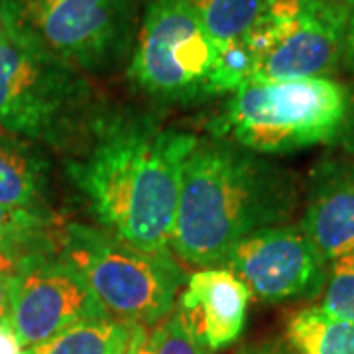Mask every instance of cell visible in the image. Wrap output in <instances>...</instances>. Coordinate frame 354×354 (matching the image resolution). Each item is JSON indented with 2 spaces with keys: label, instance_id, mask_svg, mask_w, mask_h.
<instances>
[{
  "label": "cell",
  "instance_id": "4fadbf2b",
  "mask_svg": "<svg viewBox=\"0 0 354 354\" xmlns=\"http://www.w3.org/2000/svg\"><path fill=\"white\" fill-rule=\"evenodd\" d=\"M50 164L34 142L0 127V203L57 216L50 203Z\"/></svg>",
  "mask_w": 354,
  "mask_h": 354
},
{
  "label": "cell",
  "instance_id": "44dd1931",
  "mask_svg": "<svg viewBox=\"0 0 354 354\" xmlns=\"http://www.w3.org/2000/svg\"><path fill=\"white\" fill-rule=\"evenodd\" d=\"M12 278L14 264L10 260H6V258L0 256V319H8V315H10Z\"/></svg>",
  "mask_w": 354,
  "mask_h": 354
},
{
  "label": "cell",
  "instance_id": "e0dca14e",
  "mask_svg": "<svg viewBox=\"0 0 354 354\" xmlns=\"http://www.w3.org/2000/svg\"><path fill=\"white\" fill-rule=\"evenodd\" d=\"M195 14L201 18L207 32L216 44L241 39L256 16L262 10L264 0H187Z\"/></svg>",
  "mask_w": 354,
  "mask_h": 354
},
{
  "label": "cell",
  "instance_id": "30bf717a",
  "mask_svg": "<svg viewBox=\"0 0 354 354\" xmlns=\"http://www.w3.org/2000/svg\"><path fill=\"white\" fill-rule=\"evenodd\" d=\"M248 286L252 297L283 304L313 297L327 279V262L299 225H274L239 241L223 264Z\"/></svg>",
  "mask_w": 354,
  "mask_h": 354
},
{
  "label": "cell",
  "instance_id": "2e32d148",
  "mask_svg": "<svg viewBox=\"0 0 354 354\" xmlns=\"http://www.w3.org/2000/svg\"><path fill=\"white\" fill-rule=\"evenodd\" d=\"M286 335L297 354H354V323L329 315L319 305L293 313Z\"/></svg>",
  "mask_w": 354,
  "mask_h": 354
},
{
  "label": "cell",
  "instance_id": "5b68a950",
  "mask_svg": "<svg viewBox=\"0 0 354 354\" xmlns=\"http://www.w3.org/2000/svg\"><path fill=\"white\" fill-rule=\"evenodd\" d=\"M91 113L85 73L18 34L0 44V127L32 142L69 146Z\"/></svg>",
  "mask_w": 354,
  "mask_h": 354
},
{
  "label": "cell",
  "instance_id": "603a6c76",
  "mask_svg": "<svg viewBox=\"0 0 354 354\" xmlns=\"http://www.w3.org/2000/svg\"><path fill=\"white\" fill-rule=\"evenodd\" d=\"M22 344L14 333L10 319H0V354H20Z\"/></svg>",
  "mask_w": 354,
  "mask_h": 354
},
{
  "label": "cell",
  "instance_id": "7402d4cb",
  "mask_svg": "<svg viewBox=\"0 0 354 354\" xmlns=\"http://www.w3.org/2000/svg\"><path fill=\"white\" fill-rule=\"evenodd\" d=\"M348 4V18H346V34H344V50H342V64L354 73V0H346Z\"/></svg>",
  "mask_w": 354,
  "mask_h": 354
},
{
  "label": "cell",
  "instance_id": "d4e9b609",
  "mask_svg": "<svg viewBox=\"0 0 354 354\" xmlns=\"http://www.w3.org/2000/svg\"><path fill=\"white\" fill-rule=\"evenodd\" d=\"M14 34L16 32H14L12 16L8 10V4H6V0H0V44L12 38Z\"/></svg>",
  "mask_w": 354,
  "mask_h": 354
},
{
  "label": "cell",
  "instance_id": "cb8c5ba5",
  "mask_svg": "<svg viewBox=\"0 0 354 354\" xmlns=\"http://www.w3.org/2000/svg\"><path fill=\"white\" fill-rule=\"evenodd\" d=\"M241 354H297L291 346H283L278 342H266V344H256L244 348Z\"/></svg>",
  "mask_w": 354,
  "mask_h": 354
},
{
  "label": "cell",
  "instance_id": "3957f363",
  "mask_svg": "<svg viewBox=\"0 0 354 354\" xmlns=\"http://www.w3.org/2000/svg\"><path fill=\"white\" fill-rule=\"evenodd\" d=\"M353 95L330 79L248 83L211 122L215 138L254 153H286L329 144L353 120Z\"/></svg>",
  "mask_w": 354,
  "mask_h": 354
},
{
  "label": "cell",
  "instance_id": "484cf974",
  "mask_svg": "<svg viewBox=\"0 0 354 354\" xmlns=\"http://www.w3.org/2000/svg\"><path fill=\"white\" fill-rule=\"evenodd\" d=\"M146 337H148V329L146 327H136L132 341L128 344V348L122 354H148L146 353Z\"/></svg>",
  "mask_w": 354,
  "mask_h": 354
},
{
  "label": "cell",
  "instance_id": "7c38bea8",
  "mask_svg": "<svg viewBox=\"0 0 354 354\" xmlns=\"http://www.w3.org/2000/svg\"><path fill=\"white\" fill-rule=\"evenodd\" d=\"M299 227L327 264L354 254V165L329 164L317 171Z\"/></svg>",
  "mask_w": 354,
  "mask_h": 354
},
{
  "label": "cell",
  "instance_id": "8992f818",
  "mask_svg": "<svg viewBox=\"0 0 354 354\" xmlns=\"http://www.w3.org/2000/svg\"><path fill=\"white\" fill-rule=\"evenodd\" d=\"M216 53L218 44L187 0H146L128 77L162 104L203 101L211 97Z\"/></svg>",
  "mask_w": 354,
  "mask_h": 354
},
{
  "label": "cell",
  "instance_id": "d6986e66",
  "mask_svg": "<svg viewBox=\"0 0 354 354\" xmlns=\"http://www.w3.org/2000/svg\"><path fill=\"white\" fill-rule=\"evenodd\" d=\"M146 353L148 354H211L193 330L187 327L183 317L176 307L160 323H156L146 337Z\"/></svg>",
  "mask_w": 354,
  "mask_h": 354
},
{
  "label": "cell",
  "instance_id": "ac0fdd59",
  "mask_svg": "<svg viewBox=\"0 0 354 354\" xmlns=\"http://www.w3.org/2000/svg\"><path fill=\"white\" fill-rule=\"evenodd\" d=\"M254 57L244 39H234L218 46L215 69L211 75V97L232 95L252 83Z\"/></svg>",
  "mask_w": 354,
  "mask_h": 354
},
{
  "label": "cell",
  "instance_id": "5bb4252c",
  "mask_svg": "<svg viewBox=\"0 0 354 354\" xmlns=\"http://www.w3.org/2000/svg\"><path fill=\"white\" fill-rule=\"evenodd\" d=\"M136 327L111 315L88 319L38 344L26 346L20 354H122Z\"/></svg>",
  "mask_w": 354,
  "mask_h": 354
},
{
  "label": "cell",
  "instance_id": "ba28073f",
  "mask_svg": "<svg viewBox=\"0 0 354 354\" xmlns=\"http://www.w3.org/2000/svg\"><path fill=\"white\" fill-rule=\"evenodd\" d=\"M14 32L81 73L109 71L132 41L128 0H6Z\"/></svg>",
  "mask_w": 354,
  "mask_h": 354
},
{
  "label": "cell",
  "instance_id": "6da1fadb",
  "mask_svg": "<svg viewBox=\"0 0 354 354\" xmlns=\"http://www.w3.org/2000/svg\"><path fill=\"white\" fill-rule=\"evenodd\" d=\"M199 138L152 114L93 109L69 142L65 174L97 225L150 252H167L181 174Z\"/></svg>",
  "mask_w": 354,
  "mask_h": 354
},
{
  "label": "cell",
  "instance_id": "7a4b0ae2",
  "mask_svg": "<svg viewBox=\"0 0 354 354\" xmlns=\"http://www.w3.org/2000/svg\"><path fill=\"white\" fill-rule=\"evenodd\" d=\"M295 187L274 164L225 140H199L185 160L169 248L187 264L221 266L254 230L283 225Z\"/></svg>",
  "mask_w": 354,
  "mask_h": 354
},
{
  "label": "cell",
  "instance_id": "ffe728a7",
  "mask_svg": "<svg viewBox=\"0 0 354 354\" xmlns=\"http://www.w3.org/2000/svg\"><path fill=\"white\" fill-rule=\"evenodd\" d=\"M319 307L329 315L354 323V254L327 264L323 301Z\"/></svg>",
  "mask_w": 354,
  "mask_h": 354
},
{
  "label": "cell",
  "instance_id": "8fae6325",
  "mask_svg": "<svg viewBox=\"0 0 354 354\" xmlns=\"http://www.w3.org/2000/svg\"><path fill=\"white\" fill-rule=\"evenodd\" d=\"M252 293L225 266L201 268L185 279L176 309L209 348H227L241 337Z\"/></svg>",
  "mask_w": 354,
  "mask_h": 354
},
{
  "label": "cell",
  "instance_id": "52a82bcc",
  "mask_svg": "<svg viewBox=\"0 0 354 354\" xmlns=\"http://www.w3.org/2000/svg\"><path fill=\"white\" fill-rule=\"evenodd\" d=\"M346 0H264L242 36L254 57L252 83L330 77L342 64Z\"/></svg>",
  "mask_w": 354,
  "mask_h": 354
},
{
  "label": "cell",
  "instance_id": "9a60e30c",
  "mask_svg": "<svg viewBox=\"0 0 354 354\" xmlns=\"http://www.w3.org/2000/svg\"><path fill=\"white\" fill-rule=\"evenodd\" d=\"M57 216L14 209L0 203V256L18 264L30 256L59 250Z\"/></svg>",
  "mask_w": 354,
  "mask_h": 354
},
{
  "label": "cell",
  "instance_id": "9c48e42d",
  "mask_svg": "<svg viewBox=\"0 0 354 354\" xmlns=\"http://www.w3.org/2000/svg\"><path fill=\"white\" fill-rule=\"evenodd\" d=\"M99 317H109L106 309L59 250L14 264L8 319L24 348Z\"/></svg>",
  "mask_w": 354,
  "mask_h": 354
},
{
  "label": "cell",
  "instance_id": "277c9868",
  "mask_svg": "<svg viewBox=\"0 0 354 354\" xmlns=\"http://www.w3.org/2000/svg\"><path fill=\"white\" fill-rule=\"evenodd\" d=\"M59 254L79 270L109 315L146 329L174 311L187 279L169 250H142L93 225H67Z\"/></svg>",
  "mask_w": 354,
  "mask_h": 354
}]
</instances>
